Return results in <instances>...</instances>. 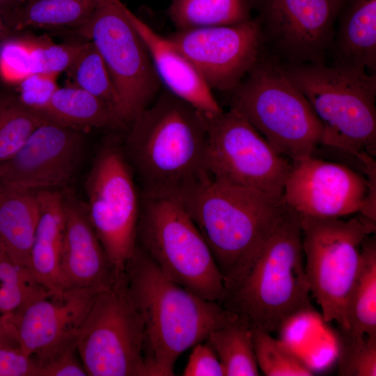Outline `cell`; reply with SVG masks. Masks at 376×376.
Segmentation results:
<instances>
[{
	"mask_svg": "<svg viewBox=\"0 0 376 376\" xmlns=\"http://www.w3.org/2000/svg\"><path fill=\"white\" fill-rule=\"evenodd\" d=\"M127 129L122 149L142 196L178 199L211 177L206 116L167 89Z\"/></svg>",
	"mask_w": 376,
	"mask_h": 376,
	"instance_id": "6da1fadb",
	"label": "cell"
},
{
	"mask_svg": "<svg viewBox=\"0 0 376 376\" xmlns=\"http://www.w3.org/2000/svg\"><path fill=\"white\" fill-rule=\"evenodd\" d=\"M123 274L143 319V351L149 376L174 375L181 354L237 318L219 303L171 280L138 246Z\"/></svg>",
	"mask_w": 376,
	"mask_h": 376,
	"instance_id": "7a4b0ae2",
	"label": "cell"
},
{
	"mask_svg": "<svg viewBox=\"0 0 376 376\" xmlns=\"http://www.w3.org/2000/svg\"><path fill=\"white\" fill-rule=\"evenodd\" d=\"M176 200L208 245L226 290L247 271L288 209L283 196L212 177Z\"/></svg>",
	"mask_w": 376,
	"mask_h": 376,
	"instance_id": "3957f363",
	"label": "cell"
},
{
	"mask_svg": "<svg viewBox=\"0 0 376 376\" xmlns=\"http://www.w3.org/2000/svg\"><path fill=\"white\" fill-rule=\"evenodd\" d=\"M304 260L299 216L288 205L252 264L226 290L220 304L251 329L279 331L296 316L314 312Z\"/></svg>",
	"mask_w": 376,
	"mask_h": 376,
	"instance_id": "277c9868",
	"label": "cell"
},
{
	"mask_svg": "<svg viewBox=\"0 0 376 376\" xmlns=\"http://www.w3.org/2000/svg\"><path fill=\"white\" fill-rule=\"evenodd\" d=\"M281 65L320 119L322 145L356 157L375 155V74L324 63Z\"/></svg>",
	"mask_w": 376,
	"mask_h": 376,
	"instance_id": "5b68a950",
	"label": "cell"
},
{
	"mask_svg": "<svg viewBox=\"0 0 376 376\" xmlns=\"http://www.w3.org/2000/svg\"><path fill=\"white\" fill-rule=\"evenodd\" d=\"M229 93L230 109L244 116L277 153L292 162L313 155L322 144L320 119L276 60L261 55Z\"/></svg>",
	"mask_w": 376,
	"mask_h": 376,
	"instance_id": "8992f818",
	"label": "cell"
},
{
	"mask_svg": "<svg viewBox=\"0 0 376 376\" xmlns=\"http://www.w3.org/2000/svg\"><path fill=\"white\" fill-rule=\"evenodd\" d=\"M136 245L178 284L205 299L224 300L226 289L214 256L178 200L142 196Z\"/></svg>",
	"mask_w": 376,
	"mask_h": 376,
	"instance_id": "52a82bcc",
	"label": "cell"
},
{
	"mask_svg": "<svg viewBox=\"0 0 376 376\" xmlns=\"http://www.w3.org/2000/svg\"><path fill=\"white\" fill-rule=\"evenodd\" d=\"M305 272L325 322L348 329L346 305L363 240L376 221L363 215L347 221L299 215Z\"/></svg>",
	"mask_w": 376,
	"mask_h": 376,
	"instance_id": "ba28073f",
	"label": "cell"
},
{
	"mask_svg": "<svg viewBox=\"0 0 376 376\" xmlns=\"http://www.w3.org/2000/svg\"><path fill=\"white\" fill-rule=\"evenodd\" d=\"M143 345V319L123 273L96 294L77 350L89 376H149Z\"/></svg>",
	"mask_w": 376,
	"mask_h": 376,
	"instance_id": "9c48e42d",
	"label": "cell"
},
{
	"mask_svg": "<svg viewBox=\"0 0 376 376\" xmlns=\"http://www.w3.org/2000/svg\"><path fill=\"white\" fill-rule=\"evenodd\" d=\"M129 11L120 0H100L90 18L72 30L93 42L101 55L127 126L154 102L162 84Z\"/></svg>",
	"mask_w": 376,
	"mask_h": 376,
	"instance_id": "30bf717a",
	"label": "cell"
},
{
	"mask_svg": "<svg viewBox=\"0 0 376 376\" xmlns=\"http://www.w3.org/2000/svg\"><path fill=\"white\" fill-rule=\"evenodd\" d=\"M90 222L117 274L136 248L140 201L133 171L116 141L98 151L85 181Z\"/></svg>",
	"mask_w": 376,
	"mask_h": 376,
	"instance_id": "8fae6325",
	"label": "cell"
},
{
	"mask_svg": "<svg viewBox=\"0 0 376 376\" xmlns=\"http://www.w3.org/2000/svg\"><path fill=\"white\" fill-rule=\"evenodd\" d=\"M206 166L211 177L283 196L292 162L277 153L240 113L229 109L207 115Z\"/></svg>",
	"mask_w": 376,
	"mask_h": 376,
	"instance_id": "7c38bea8",
	"label": "cell"
},
{
	"mask_svg": "<svg viewBox=\"0 0 376 376\" xmlns=\"http://www.w3.org/2000/svg\"><path fill=\"white\" fill-rule=\"evenodd\" d=\"M363 166L368 180L345 165L313 155L293 162L283 200L299 215L340 218L359 212L375 221V162Z\"/></svg>",
	"mask_w": 376,
	"mask_h": 376,
	"instance_id": "4fadbf2b",
	"label": "cell"
},
{
	"mask_svg": "<svg viewBox=\"0 0 376 376\" xmlns=\"http://www.w3.org/2000/svg\"><path fill=\"white\" fill-rule=\"evenodd\" d=\"M258 13L263 46L285 64L324 63L343 0H249Z\"/></svg>",
	"mask_w": 376,
	"mask_h": 376,
	"instance_id": "5bb4252c",
	"label": "cell"
},
{
	"mask_svg": "<svg viewBox=\"0 0 376 376\" xmlns=\"http://www.w3.org/2000/svg\"><path fill=\"white\" fill-rule=\"evenodd\" d=\"M100 290H65L19 311L0 315L6 334L36 363H41L77 346L79 330Z\"/></svg>",
	"mask_w": 376,
	"mask_h": 376,
	"instance_id": "9a60e30c",
	"label": "cell"
},
{
	"mask_svg": "<svg viewBox=\"0 0 376 376\" xmlns=\"http://www.w3.org/2000/svg\"><path fill=\"white\" fill-rule=\"evenodd\" d=\"M167 38L194 63L212 90L230 92L261 56L257 18L232 25L177 30Z\"/></svg>",
	"mask_w": 376,
	"mask_h": 376,
	"instance_id": "2e32d148",
	"label": "cell"
},
{
	"mask_svg": "<svg viewBox=\"0 0 376 376\" xmlns=\"http://www.w3.org/2000/svg\"><path fill=\"white\" fill-rule=\"evenodd\" d=\"M85 146L83 131L45 121L0 162V183L32 190L65 186L79 170Z\"/></svg>",
	"mask_w": 376,
	"mask_h": 376,
	"instance_id": "e0dca14e",
	"label": "cell"
},
{
	"mask_svg": "<svg viewBox=\"0 0 376 376\" xmlns=\"http://www.w3.org/2000/svg\"><path fill=\"white\" fill-rule=\"evenodd\" d=\"M65 226L61 257L63 290L102 289L117 276L88 219L86 203L63 191Z\"/></svg>",
	"mask_w": 376,
	"mask_h": 376,
	"instance_id": "ac0fdd59",
	"label": "cell"
},
{
	"mask_svg": "<svg viewBox=\"0 0 376 376\" xmlns=\"http://www.w3.org/2000/svg\"><path fill=\"white\" fill-rule=\"evenodd\" d=\"M129 16L144 41L166 89L205 114L223 111L212 91L191 60L167 37L157 33L130 10Z\"/></svg>",
	"mask_w": 376,
	"mask_h": 376,
	"instance_id": "d6986e66",
	"label": "cell"
},
{
	"mask_svg": "<svg viewBox=\"0 0 376 376\" xmlns=\"http://www.w3.org/2000/svg\"><path fill=\"white\" fill-rule=\"evenodd\" d=\"M40 213L30 253V267L38 280L53 293L64 291L61 257L65 212L63 191L38 190Z\"/></svg>",
	"mask_w": 376,
	"mask_h": 376,
	"instance_id": "ffe728a7",
	"label": "cell"
},
{
	"mask_svg": "<svg viewBox=\"0 0 376 376\" xmlns=\"http://www.w3.org/2000/svg\"><path fill=\"white\" fill-rule=\"evenodd\" d=\"M331 47L334 65L376 70V0H343Z\"/></svg>",
	"mask_w": 376,
	"mask_h": 376,
	"instance_id": "44dd1931",
	"label": "cell"
},
{
	"mask_svg": "<svg viewBox=\"0 0 376 376\" xmlns=\"http://www.w3.org/2000/svg\"><path fill=\"white\" fill-rule=\"evenodd\" d=\"M0 202V249L14 263L30 267L38 221V190L4 186Z\"/></svg>",
	"mask_w": 376,
	"mask_h": 376,
	"instance_id": "7402d4cb",
	"label": "cell"
},
{
	"mask_svg": "<svg viewBox=\"0 0 376 376\" xmlns=\"http://www.w3.org/2000/svg\"><path fill=\"white\" fill-rule=\"evenodd\" d=\"M37 114L46 121L83 132L127 127L103 101L75 86L58 87L47 107Z\"/></svg>",
	"mask_w": 376,
	"mask_h": 376,
	"instance_id": "603a6c76",
	"label": "cell"
},
{
	"mask_svg": "<svg viewBox=\"0 0 376 376\" xmlns=\"http://www.w3.org/2000/svg\"><path fill=\"white\" fill-rule=\"evenodd\" d=\"M100 0H27L13 10H1L8 25L15 31L29 28L72 31L92 15Z\"/></svg>",
	"mask_w": 376,
	"mask_h": 376,
	"instance_id": "cb8c5ba5",
	"label": "cell"
},
{
	"mask_svg": "<svg viewBox=\"0 0 376 376\" xmlns=\"http://www.w3.org/2000/svg\"><path fill=\"white\" fill-rule=\"evenodd\" d=\"M348 330L354 334L376 335V240L363 242L358 271L346 305Z\"/></svg>",
	"mask_w": 376,
	"mask_h": 376,
	"instance_id": "d4e9b609",
	"label": "cell"
},
{
	"mask_svg": "<svg viewBox=\"0 0 376 376\" xmlns=\"http://www.w3.org/2000/svg\"><path fill=\"white\" fill-rule=\"evenodd\" d=\"M249 0H170L167 15L177 30L226 26L251 19Z\"/></svg>",
	"mask_w": 376,
	"mask_h": 376,
	"instance_id": "484cf974",
	"label": "cell"
},
{
	"mask_svg": "<svg viewBox=\"0 0 376 376\" xmlns=\"http://www.w3.org/2000/svg\"><path fill=\"white\" fill-rule=\"evenodd\" d=\"M221 363L225 376H258L251 329L248 323L237 318L212 331L205 339Z\"/></svg>",
	"mask_w": 376,
	"mask_h": 376,
	"instance_id": "4316f807",
	"label": "cell"
},
{
	"mask_svg": "<svg viewBox=\"0 0 376 376\" xmlns=\"http://www.w3.org/2000/svg\"><path fill=\"white\" fill-rule=\"evenodd\" d=\"M65 72L73 86L103 101L123 122L120 97L107 68L93 42L82 43L80 51Z\"/></svg>",
	"mask_w": 376,
	"mask_h": 376,
	"instance_id": "83f0119b",
	"label": "cell"
},
{
	"mask_svg": "<svg viewBox=\"0 0 376 376\" xmlns=\"http://www.w3.org/2000/svg\"><path fill=\"white\" fill-rule=\"evenodd\" d=\"M19 32L0 44V77L8 83L45 70L46 36Z\"/></svg>",
	"mask_w": 376,
	"mask_h": 376,
	"instance_id": "f1b7e54d",
	"label": "cell"
},
{
	"mask_svg": "<svg viewBox=\"0 0 376 376\" xmlns=\"http://www.w3.org/2000/svg\"><path fill=\"white\" fill-rule=\"evenodd\" d=\"M53 292L35 276L31 268L0 255V315L19 311Z\"/></svg>",
	"mask_w": 376,
	"mask_h": 376,
	"instance_id": "f546056e",
	"label": "cell"
},
{
	"mask_svg": "<svg viewBox=\"0 0 376 376\" xmlns=\"http://www.w3.org/2000/svg\"><path fill=\"white\" fill-rule=\"evenodd\" d=\"M45 121L26 107L17 95L0 93V162L14 155Z\"/></svg>",
	"mask_w": 376,
	"mask_h": 376,
	"instance_id": "4dcf8cb0",
	"label": "cell"
},
{
	"mask_svg": "<svg viewBox=\"0 0 376 376\" xmlns=\"http://www.w3.org/2000/svg\"><path fill=\"white\" fill-rule=\"evenodd\" d=\"M258 368L266 376H311L312 368L270 333L251 329Z\"/></svg>",
	"mask_w": 376,
	"mask_h": 376,
	"instance_id": "1f68e13d",
	"label": "cell"
},
{
	"mask_svg": "<svg viewBox=\"0 0 376 376\" xmlns=\"http://www.w3.org/2000/svg\"><path fill=\"white\" fill-rule=\"evenodd\" d=\"M334 338L338 375H376V335L354 334L337 327Z\"/></svg>",
	"mask_w": 376,
	"mask_h": 376,
	"instance_id": "d6a6232c",
	"label": "cell"
},
{
	"mask_svg": "<svg viewBox=\"0 0 376 376\" xmlns=\"http://www.w3.org/2000/svg\"><path fill=\"white\" fill-rule=\"evenodd\" d=\"M57 75L45 73L32 74L18 83L20 102L36 114L45 109L58 88Z\"/></svg>",
	"mask_w": 376,
	"mask_h": 376,
	"instance_id": "836d02e7",
	"label": "cell"
},
{
	"mask_svg": "<svg viewBox=\"0 0 376 376\" xmlns=\"http://www.w3.org/2000/svg\"><path fill=\"white\" fill-rule=\"evenodd\" d=\"M182 375L225 376L217 354L206 342L203 341L193 347Z\"/></svg>",
	"mask_w": 376,
	"mask_h": 376,
	"instance_id": "e575fe53",
	"label": "cell"
},
{
	"mask_svg": "<svg viewBox=\"0 0 376 376\" xmlns=\"http://www.w3.org/2000/svg\"><path fill=\"white\" fill-rule=\"evenodd\" d=\"M0 376H38L34 359L11 344L0 345Z\"/></svg>",
	"mask_w": 376,
	"mask_h": 376,
	"instance_id": "d590c367",
	"label": "cell"
},
{
	"mask_svg": "<svg viewBox=\"0 0 376 376\" xmlns=\"http://www.w3.org/2000/svg\"><path fill=\"white\" fill-rule=\"evenodd\" d=\"M37 366L38 376L88 375L79 357L77 347L69 348Z\"/></svg>",
	"mask_w": 376,
	"mask_h": 376,
	"instance_id": "8d00e7d4",
	"label": "cell"
},
{
	"mask_svg": "<svg viewBox=\"0 0 376 376\" xmlns=\"http://www.w3.org/2000/svg\"><path fill=\"white\" fill-rule=\"evenodd\" d=\"M19 31H15L6 23L0 9V44L4 40L14 36Z\"/></svg>",
	"mask_w": 376,
	"mask_h": 376,
	"instance_id": "74e56055",
	"label": "cell"
},
{
	"mask_svg": "<svg viewBox=\"0 0 376 376\" xmlns=\"http://www.w3.org/2000/svg\"><path fill=\"white\" fill-rule=\"evenodd\" d=\"M20 6L17 0H0V9L2 10H13Z\"/></svg>",
	"mask_w": 376,
	"mask_h": 376,
	"instance_id": "f35d334b",
	"label": "cell"
},
{
	"mask_svg": "<svg viewBox=\"0 0 376 376\" xmlns=\"http://www.w3.org/2000/svg\"><path fill=\"white\" fill-rule=\"evenodd\" d=\"M3 344L13 345L6 334L0 315V345Z\"/></svg>",
	"mask_w": 376,
	"mask_h": 376,
	"instance_id": "ab89813d",
	"label": "cell"
},
{
	"mask_svg": "<svg viewBox=\"0 0 376 376\" xmlns=\"http://www.w3.org/2000/svg\"><path fill=\"white\" fill-rule=\"evenodd\" d=\"M4 187L3 185L0 183V202L3 195Z\"/></svg>",
	"mask_w": 376,
	"mask_h": 376,
	"instance_id": "60d3db41",
	"label": "cell"
},
{
	"mask_svg": "<svg viewBox=\"0 0 376 376\" xmlns=\"http://www.w3.org/2000/svg\"><path fill=\"white\" fill-rule=\"evenodd\" d=\"M19 1V3L21 4V6L22 4H24L27 0H17Z\"/></svg>",
	"mask_w": 376,
	"mask_h": 376,
	"instance_id": "b9f144b4",
	"label": "cell"
},
{
	"mask_svg": "<svg viewBox=\"0 0 376 376\" xmlns=\"http://www.w3.org/2000/svg\"><path fill=\"white\" fill-rule=\"evenodd\" d=\"M1 250L0 249V255H1Z\"/></svg>",
	"mask_w": 376,
	"mask_h": 376,
	"instance_id": "7bdbcfd3",
	"label": "cell"
}]
</instances>
